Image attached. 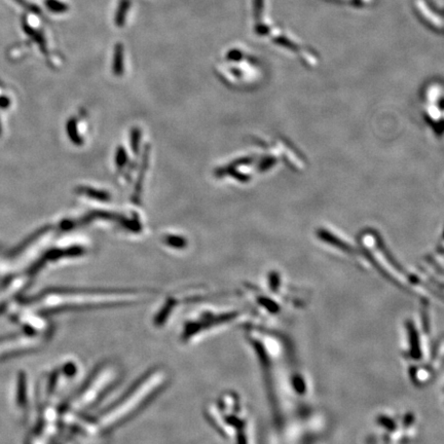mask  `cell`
<instances>
[{"instance_id":"6da1fadb","label":"cell","mask_w":444,"mask_h":444,"mask_svg":"<svg viewBox=\"0 0 444 444\" xmlns=\"http://www.w3.org/2000/svg\"><path fill=\"white\" fill-rule=\"evenodd\" d=\"M148 296V291L139 290H51L25 303L39 313L50 315L68 311L131 306Z\"/></svg>"},{"instance_id":"7a4b0ae2","label":"cell","mask_w":444,"mask_h":444,"mask_svg":"<svg viewBox=\"0 0 444 444\" xmlns=\"http://www.w3.org/2000/svg\"><path fill=\"white\" fill-rule=\"evenodd\" d=\"M168 374L166 370L155 368L145 373L133 387L112 405L91 418L89 417L88 435L106 433L115 430L144 408L166 386Z\"/></svg>"},{"instance_id":"277c9868","label":"cell","mask_w":444,"mask_h":444,"mask_svg":"<svg viewBox=\"0 0 444 444\" xmlns=\"http://www.w3.org/2000/svg\"><path fill=\"white\" fill-rule=\"evenodd\" d=\"M212 426L221 436L235 444L248 443V424L240 399L236 395L223 394L207 408Z\"/></svg>"},{"instance_id":"52a82bcc","label":"cell","mask_w":444,"mask_h":444,"mask_svg":"<svg viewBox=\"0 0 444 444\" xmlns=\"http://www.w3.org/2000/svg\"><path fill=\"white\" fill-rule=\"evenodd\" d=\"M49 337L22 331L0 338V361L39 350Z\"/></svg>"},{"instance_id":"ba28073f","label":"cell","mask_w":444,"mask_h":444,"mask_svg":"<svg viewBox=\"0 0 444 444\" xmlns=\"http://www.w3.org/2000/svg\"><path fill=\"white\" fill-rule=\"evenodd\" d=\"M15 404L19 413L28 418L32 406V391L29 382V376L26 371L20 370L16 376L15 383Z\"/></svg>"},{"instance_id":"9c48e42d","label":"cell","mask_w":444,"mask_h":444,"mask_svg":"<svg viewBox=\"0 0 444 444\" xmlns=\"http://www.w3.org/2000/svg\"><path fill=\"white\" fill-rule=\"evenodd\" d=\"M52 440L33 427L26 436L25 444H51Z\"/></svg>"},{"instance_id":"8992f818","label":"cell","mask_w":444,"mask_h":444,"mask_svg":"<svg viewBox=\"0 0 444 444\" xmlns=\"http://www.w3.org/2000/svg\"><path fill=\"white\" fill-rule=\"evenodd\" d=\"M5 313L8 318L18 325L22 331L50 337L52 323L47 318V315L29 307L27 303H15L14 301L6 309Z\"/></svg>"},{"instance_id":"3957f363","label":"cell","mask_w":444,"mask_h":444,"mask_svg":"<svg viewBox=\"0 0 444 444\" xmlns=\"http://www.w3.org/2000/svg\"><path fill=\"white\" fill-rule=\"evenodd\" d=\"M120 377V369L112 362L96 367L82 385L61 405V423L65 419L88 416Z\"/></svg>"},{"instance_id":"5b68a950","label":"cell","mask_w":444,"mask_h":444,"mask_svg":"<svg viewBox=\"0 0 444 444\" xmlns=\"http://www.w3.org/2000/svg\"><path fill=\"white\" fill-rule=\"evenodd\" d=\"M240 315L239 310L202 309L184 323L182 332H180V340L184 342L198 340L205 337V334L207 335L239 323Z\"/></svg>"}]
</instances>
